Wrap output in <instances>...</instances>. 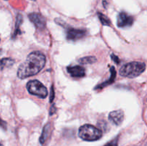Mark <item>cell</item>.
I'll return each mask as SVG.
<instances>
[{"label":"cell","instance_id":"1","mask_svg":"<svg viewBox=\"0 0 147 146\" xmlns=\"http://www.w3.org/2000/svg\"><path fill=\"white\" fill-rule=\"evenodd\" d=\"M46 57L40 52H33L22 63L18 68L17 76L20 79H25L40 72L45 65Z\"/></svg>","mask_w":147,"mask_h":146},{"label":"cell","instance_id":"2","mask_svg":"<svg viewBox=\"0 0 147 146\" xmlns=\"http://www.w3.org/2000/svg\"><path fill=\"white\" fill-rule=\"evenodd\" d=\"M146 70V64L142 62H131L124 64L120 69L121 76L129 78H134L140 75Z\"/></svg>","mask_w":147,"mask_h":146},{"label":"cell","instance_id":"3","mask_svg":"<svg viewBox=\"0 0 147 146\" xmlns=\"http://www.w3.org/2000/svg\"><path fill=\"white\" fill-rule=\"evenodd\" d=\"M78 135L85 141H96L102 137V131L91 125H84L79 129Z\"/></svg>","mask_w":147,"mask_h":146},{"label":"cell","instance_id":"4","mask_svg":"<svg viewBox=\"0 0 147 146\" xmlns=\"http://www.w3.org/2000/svg\"><path fill=\"white\" fill-rule=\"evenodd\" d=\"M27 89L30 94L40 98H45L48 94L47 88L38 80H30L27 84Z\"/></svg>","mask_w":147,"mask_h":146},{"label":"cell","instance_id":"5","mask_svg":"<svg viewBox=\"0 0 147 146\" xmlns=\"http://www.w3.org/2000/svg\"><path fill=\"white\" fill-rule=\"evenodd\" d=\"M65 28L66 39L70 41H76L80 40L84 37L87 34L86 30L83 29H76L70 27H66Z\"/></svg>","mask_w":147,"mask_h":146},{"label":"cell","instance_id":"6","mask_svg":"<svg viewBox=\"0 0 147 146\" xmlns=\"http://www.w3.org/2000/svg\"><path fill=\"white\" fill-rule=\"evenodd\" d=\"M134 19L132 16L129 15L126 12H121L118 15L117 25L119 27H129L133 24Z\"/></svg>","mask_w":147,"mask_h":146},{"label":"cell","instance_id":"7","mask_svg":"<svg viewBox=\"0 0 147 146\" xmlns=\"http://www.w3.org/2000/svg\"><path fill=\"white\" fill-rule=\"evenodd\" d=\"M28 17L37 29H44L45 27V18L40 13H31L29 14Z\"/></svg>","mask_w":147,"mask_h":146},{"label":"cell","instance_id":"8","mask_svg":"<svg viewBox=\"0 0 147 146\" xmlns=\"http://www.w3.org/2000/svg\"><path fill=\"white\" fill-rule=\"evenodd\" d=\"M109 120L116 125H120L124 119V114L121 110H115L109 114Z\"/></svg>","mask_w":147,"mask_h":146},{"label":"cell","instance_id":"9","mask_svg":"<svg viewBox=\"0 0 147 146\" xmlns=\"http://www.w3.org/2000/svg\"><path fill=\"white\" fill-rule=\"evenodd\" d=\"M67 71L73 77H83L86 75V70L80 66H73L67 67Z\"/></svg>","mask_w":147,"mask_h":146},{"label":"cell","instance_id":"10","mask_svg":"<svg viewBox=\"0 0 147 146\" xmlns=\"http://www.w3.org/2000/svg\"><path fill=\"white\" fill-rule=\"evenodd\" d=\"M110 72H111V77L109 78V80H106V82H103L102 84H99L98 86L96 87V90H98V89H103V87H106L108 85H110L112 83L114 82L115 81V79H116V69H115L114 67H111L110 69Z\"/></svg>","mask_w":147,"mask_h":146},{"label":"cell","instance_id":"11","mask_svg":"<svg viewBox=\"0 0 147 146\" xmlns=\"http://www.w3.org/2000/svg\"><path fill=\"white\" fill-rule=\"evenodd\" d=\"M50 124H47L43 127L42 133L41 137L40 138V142L41 144H44L45 142L47 139V137L50 136Z\"/></svg>","mask_w":147,"mask_h":146},{"label":"cell","instance_id":"12","mask_svg":"<svg viewBox=\"0 0 147 146\" xmlns=\"http://www.w3.org/2000/svg\"><path fill=\"white\" fill-rule=\"evenodd\" d=\"M96 60H97V59L94 56H87V57H84L79 59L78 62L82 64H88L95 63Z\"/></svg>","mask_w":147,"mask_h":146},{"label":"cell","instance_id":"13","mask_svg":"<svg viewBox=\"0 0 147 146\" xmlns=\"http://www.w3.org/2000/svg\"><path fill=\"white\" fill-rule=\"evenodd\" d=\"M23 21V17L22 14H19L16 18V24H15V30L14 32V37H16L18 34H21V31L20 30V26L21 25Z\"/></svg>","mask_w":147,"mask_h":146},{"label":"cell","instance_id":"14","mask_svg":"<svg viewBox=\"0 0 147 146\" xmlns=\"http://www.w3.org/2000/svg\"><path fill=\"white\" fill-rule=\"evenodd\" d=\"M14 63V60L11 58H3L0 59V69L2 70L4 67H11Z\"/></svg>","mask_w":147,"mask_h":146},{"label":"cell","instance_id":"15","mask_svg":"<svg viewBox=\"0 0 147 146\" xmlns=\"http://www.w3.org/2000/svg\"><path fill=\"white\" fill-rule=\"evenodd\" d=\"M98 16L99 19H100V22H101V24H103V25H105V26L111 25V20L109 19V17H106L105 14L98 12Z\"/></svg>","mask_w":147,"mask_h":146},{"label":"cell","instance_id":"16","mask_svg":"<svg viewBox=\"0 0 147 146\" xmlns=\"http://www.w3.org/2000/svg\"><path fill=\"white\" fill-rule=\"evenodd\" d=\"M118 142H119V137H116L111 141L106 143L104 146H118Z\"/></svg>","mask_w":147,"mask_h":146},{"label":"cell","instance_id":"17","mask_svg":"<svg viewBox=\"0 0 147 146\" xmlns=\"http://www.w3.org/2000/svg\"><path fill=\"white\" fill-rule=\"evenodd\" d=\"M0 127L4 130H7V123H6L4 120H3L2 119H1V118H0Z\"/></svg>","mask_w":147,"mask_h":146},{"label":"cell","instance_id":"18","mask_svg":"<svg viewBox=\"0 0 147 146\" xmlns=\"http://www.w3.org/2000/svg\"><path fill=\"white\" fill-rule=\"evenodd\" d=\"M50 92H50V102H52L53 100V99H54V97H55V92H54V89H53V86H52L51 91Z\"/></svg>","mask_w":147,"mask_h":146},{"label":"cell","instance_id":"19","mask_svg":"<svg viewBox=\"0 0 147 146\" xmlns=\"http://www.w3.org/2000/svg\"><path fill=\"white\" fill-rule=\"evenodd\" d=\"M111 59L113 60V61L115 62L116 63V64H119V63L120 62V60H119V57H116V56L114 55L113 54H111Z\"/></svg>","mask_w":147,"mask_h":146},{"label":"cell","instance_id":"20","mask_svg":"<svg viewBox=\"0 0 147 146\" xmlns=\"http://www.w3.org/2000/svg\"><path fill=\"white\" fill-rule=\"evenodd\" d=\"M55 113V105L54 104H53V105L51 106V107H50V115H53L54 114V113Z\"/></svg>","mask_w":147,"mask_h":146},{"label":"cell","instance_id":"21","mask_svg":"<svg viewBox=\"0 0 147 146\" xmlns=\"http://www.w3.org/2000/svg\"><path fill=\"white\" fill-rule=\"evenodd\" d=\"M0 146H4V145H3L1 144V143H0Z\"/></svg>","mask_w":147,"mask_h":146},{"label":"cell","instance_id":"22","mask_svg":"<svg viewBox=\"0 0 147 146\" xmlns=\"http://www.w3.org/2000/svg\"><path fill=\"white\" fill-rule=\"evenodd\" d=\"M33 1H35V0H33Z\"/></svg>","mask_w":147,"mask_h":146}]
</instances>
